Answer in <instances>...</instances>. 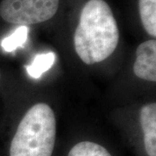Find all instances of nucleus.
<instances>
[{"mask_svg": "<svg viewBox=\"0 0 156 156\" xmlns=\"http://www.w3.org/2000/svg\"><path fill=\"white\" fill-rule=\"evenodd\" d=\"M120 32L110 6L104 0H89L82 9L74 35L79 58L88 65L106 60L116 50Z\"/></svg>", "mask_w": 156, "mask_h": 156, "instance_id": "obj_1", "label": "nucleus"}, {"mask_svg": "<svg viewBox=\"0 0 156 156\" xmlns=\"http://www.w3.org/2000/svg\"><path fill=\"white\" fill-rule=\"evenodd\" d=\"M56 136L55 113L39 102L30 108L11 140L10 156H52Z\"/></svg>", "mask_w": 156, "mask_h": 156, "instance_id": "obj_2", "label": "nucleus"}, {"mask_svg": "<svg viewBox=\"0 0 156 156\" xmlns=\"http://www.w3.org/2000/svg\"><path fill=\"white\" fill-rule=\"evenodd\" d=\"M59 4L60 0H2L0 17L11 24L29 26L51 19Z\"/></svg>", "mask_w": 156, "mask_h": 156, "instance_id": "obj_3", "label": "nucleus"}, {"mask_svg": "<svg viewBox=\"0 0 156 156\" xmlns=\"http://www.w3.org/2000/svg\"><path fill=\"white\" fill-rule=\"evenodd\" d=\"M133 70L140 79L156 82V41L154 39L145 41L138 46Z\"/></svg>", "mask_w": 156, "mask_h": 156, "instance_id": "obj_4", "label": "nucleus"}, {"mask_svg": "<svg viewBox=\"0 0 156 156\" xmlns=\"http://www.w3.org/2000/svg\"><path fill=\"white\" fill-rule=\"evenodd\" d=\"M140 123L143 132V141L148 156H156V103L146 104L140 110Z\"/></svg>", "mask_w": 156, "mask_h": 156, "instance_id": "obj_5", "label": "nucleus"}, {"mask_svg": "<svg viewBox=\"0 0 156 156\" xmlns=\"http://www.w3.org/2000/svg\"><path fill=\"white\" fill-rule=\"evenodd\" d=\"M140 21L146 32L156 37V0H139Z\"/></svg>", "mask_w": 156, "mask_h": 156, "instance_id": "obj_6", "label": "nucleus"}, {"mask_svg": "<svg viewBox=\"0 0 156 156\" xmlns=\"http://www.w3.org/2000/svg\"><path fill=\"white\" fill-rule=\"evenodd\" d=\"M56 60V55L53 52L38 54L33 62L26 67L28 74L33 78H39L44 72L49 70Z\"/></svg>", "mask_w": 156, "mask_h": 156, "instance_id": "obj_7", "label": "nucleus"}, {"mask_svg": "<svg viewBox=\"0 0 156 156\" xmlns=\"http://www.w3.org/2000/svg\"><path fill=\"white\" fill-rule=\"evenodd\" d=\"M68 156H113L103 146L93 141L78 142L69 150Z\"/></svg>", "mask_w": 156, "mask_h": 156, "instance_id": "obj_8", "label": "nucleus"}, {"mask_svg": "<svg viewBox=\"0 0 156 156\" xmlns=\"http://www.w3.org/2000/svg\"><path fill=\"white\" fill-rule=\"evenodd\" d=\"M28 32V26H19L9 37L4 40L2 44L4 49L7 51H12L22 46L27 40Z\"/></svg>", "mask_w": 156, "mask_h": 156, "instance_id": "obj_9", "label": "nucleus"}, {"mask_svg": "<svg viewBox=\"0 0 156 156\" xmlns=\"http://www.w3.org/2000/svg\"><path fill=\"white\" fill-rule=\"evenodd\" d=\"M0 78H1V74H0Z\"/></svg>", "mask_w": 156, "mask_h": 156, "instance_id": "obj_10", "label": "nucleus"}]
</instances>
